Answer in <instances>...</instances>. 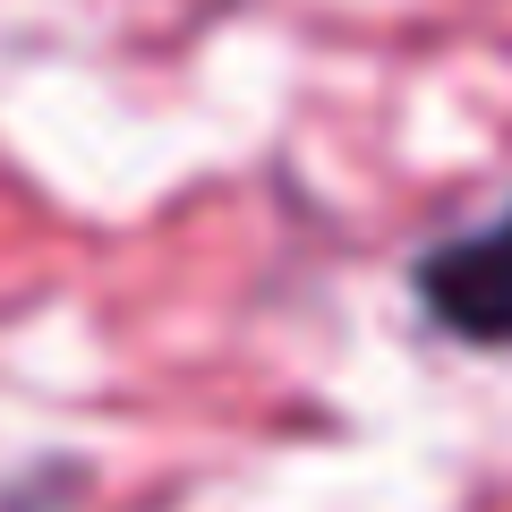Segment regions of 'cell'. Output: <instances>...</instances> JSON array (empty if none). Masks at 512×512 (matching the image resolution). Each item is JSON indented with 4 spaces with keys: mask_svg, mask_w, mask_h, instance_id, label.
<instances>
[{
    "mask_svg": "<svg viewBox=\"0 0 512 512\" xmlns=\"http://www.w3.org/2000/svg\"><path fill=\"white\" fill-rule=\"evenodd\" d=\"M419 308L427 325L461 333V342H487V350H512V205L478 231H453L419 256Z\"/></svg>",
    "mask_w": 512,
    "mask_h": 512,
    "instance_id": "obj_1",
    "label": "cell"
}]
</instances>
